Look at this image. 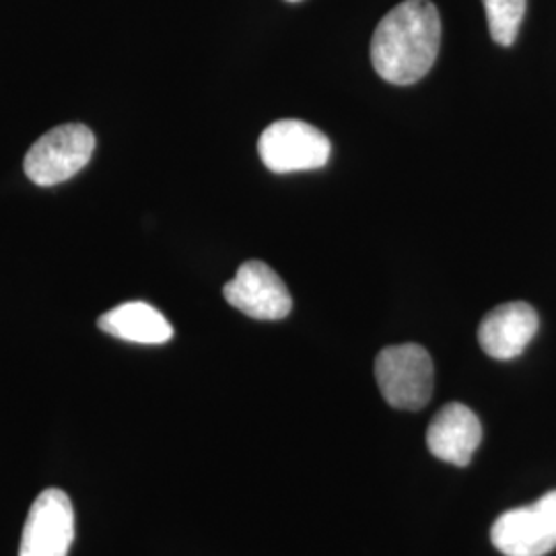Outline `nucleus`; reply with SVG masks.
Instances as JSON below:
<instances>
[{"label": "nucleus", "mask_w": 556, "mask_h": 556, "mask_svg": "<svg viewBox=\"0 0 556 556\" xmlns=\"http://www.w3.org/2000/svg\"><path fill=\"white\" fill-rule=\"evenodd\" d=\"M482 441L480 418L459 402L445 404L427 429V447L441 462L468 466Z\"/></svg>", "instance_id": "nucleus-9"}, {"label": "nucleus", "mask_w": 556, "mask_h": 556, "mask_svg": "<svg viewBox=\"0 0 556 556\" xmlns=\"http://www.w3.org/2000/svg\"><path fill=\"white\" fill-rule=\"evenodd\" d=\"M536 309L523 301L503 303L491 309L478 326V342L489 357L516 358L538 332Z\"/></svg>", "instance_id": "nucleus-8"}, {"label": "nucleus", "mask_w": 556, "mask_h": 556, "mask_svg": "<svg viewBox=\"0 0 556 556\" xmlns=\"http://www.w3.org/2000/svg\"><path fill=\"white\" fill-rule=\"evenodd\" d=\"M75 540V509L60 489H46L29 507L20 556H66Z\"/></svg>", "instance_id": "nucleus-6"}, {"label": "nucleus", "mask_w": 556, "mask_h": 556, "mask_svg": "<svg viewBox=\"0 0 556 556\" xmlns=\"http://www.w3.org/2000/svg\"><path fill=\"white\" fill-rule=\"evenodd\" d=\"M491 540L505 556H544L556 548V491L498 516Z\"/></svg>", "instance_id": "nucleus-5"}, {"label": "nucleus", "mask_w": 556, "mask_h": 556, "mask_svg": "<svg viewBox=\"0 0 556 556\" xmlns=\"http://www.w3.org/2000/svg\"><path fill=\"white\" fill-rule=\"evenodd\" d=\"M96 135L85 124H62L46 132L27 151L23 169L34 184L50 188L75 178L91 161Z\"/></svg>", "instance_id": "nucleus-3"}, {"label": "nucleus", "mask_w": 556, "mask_h": 556, "mask_svg": "<svg viewBox=\"0 0 556 556\" xmlns=\"http://www.w3.org/2000/svg\"><path fill=\"white\" fill-rule=\"evenodd\" d=\"M98 326L110 337L137 344H163L174 337L172 324L144 301L122 303L103 314L98 319Z\"/></svg>", "instance_id": "nucleus-10"}, {"label": "nucleus", "mask_w": 556, "mask_h": 556, "mask_svg": "<svg viewBox=\"0 0 556 556\" xmlns=\"http://www.w3.org/2000/svg\"><path fill=\"white\" fill-rule=\"evenodd\" d=\"M229 305L254 319L287 318L293 309V299L277 273L260 260H248L239 266L238 275L223 287Z\"/></svg>", "instance_id": "nucleus-7"}, {"label": "nucleus", "mask_w": 556, "mask_h": 556, "mask_svg": "<svg viewBox=\"0 0 556 556\" xmlns=\"http://www.w3.org/2000/svg\"><path fill=\"white\" fill-rule=\"evenodd\" d=\"M441 46V17L429 0H404L383 20L371 40V62L392 85H413L435 64Z\"/></svg>", "instance_id": "nucleus-1"}, {"label": "nucleus", "mask_w": 556, "mask_h": 556, "mask_svg": "<svg viewBox=\"0 0 556 556\" xmlns=\"http://www.w3.org/2000/svg\"><path fill=\"white\" fill-rule=\"evenodd\" d=\"M376 379L390 406L420 410L433 396V361L420 344L388 346L376 358Z\"/></svg>", "instance_id": "nucleus-2"}, {"label": "nucleus", "mask_w": 556, "mask_h": 556, "mask_svg": "<svg viewBox=\"0 0 556 556\" xmlns=\"http://www.w3.org/2000/svg\"><path fill=\"white\" fill-rule=\"evenodd\" d=\"M493 40L498 46H514L528 0H482Z\"/></svg>", "instance_id": "nucleus-11"}, {"label": "nucleus", "mask_w": 556, "mask_h": 556, "mask_svg": "<svg viewBox=\"0 0 556 556\" xmlns=\"http://www.w3.org/2000/svg\"><path fill=\"white\" fill-rule=\"evenodd\" d=\"M262 163L275 174L321 169L332 153L330 139L303 119H277L258 140Z\"/></svg>", "instance_id": "nucleus-4"}, {"label": "nucleus", "mask_w": 556, "mask_h": 556, "mask_svg": "<svg viewBox=\"0 0 556 556\" xmlns=\"http://www.w3.org/2000/svg\"><path fill=\"white\" fill-rule=\"evenodd\" d=\"M287 2H301V0H287Z\"/></svg>", "instance_id": "nucleus-12"}]
</instances>
